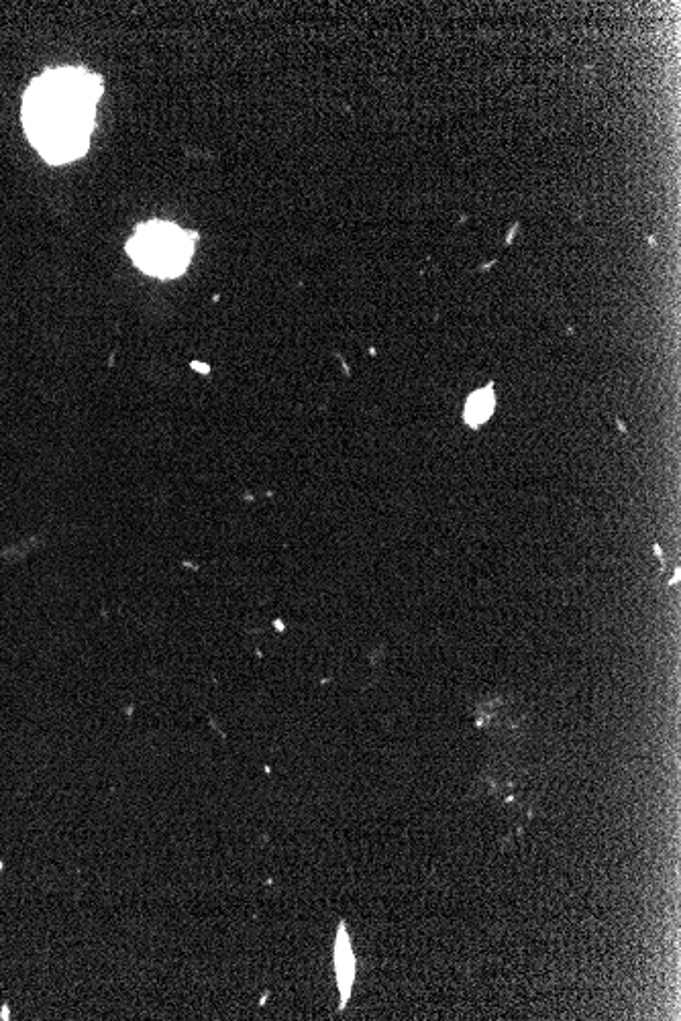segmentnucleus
Here are the masks:
<instances>
[{"mask_svg": "<svg viewBox=\"0 0 681 1021\" xmlns=\"http://www.w3.org/2000/svg\"><path fill=\"white\" fill-rule=\"evenodd\" d=\"M100 96V76L82 68L51 70L31 82L23 98V125L45 161L60 166L86 153Z\"/></svg>", "mask_w": 681, "mask_h": 1021, "instance_id": "f257e3e1", "label": "nucleus"}, {"mask_svg": "<svg viewBox=\"0 0 681 1021\" xmlns=\"http://www.w3.org/2000/svg\"><path fill=\"white\" fill-rule=\"evenodd\" d=\"M335 966H337V979H339V989H341V1009H343L351 995V985L355 979V966H357V960L353 956V950H351V944L347 938L345 924L339 926V936H337V944H335Z\"/></svg>", "mask_w": 681, "mask_h": 1021, "instance_id": "7ed1b4c3", "label": "nucleus"}, {"mask_svg": "<svg viewBox=\"0 0 681 1021\" xmlns=\"http://www.w3.org/2000/svg\"><path fill=\"white\" fill-rule=\"evenodd\" d=\"M494 406H496V398H494L492 386L474 392L465 404V422L474 428L482 426L492 416Z\"/></svg>", "mask_w": 681, "mask_h": 1021, "instance_id": "20e7f679", "label": "nucleus"}, {"mask_svg": "<svg viewBox=\"0 0 681 1021\" xmlns=\"http://www.w3.org/2000/svg\"><path fill=\"white\" fill-rule=\"evenodd\" d=\"M198 235L168 221L137 225L127 253L139 270L157 280H174L186 274L196 251Z\"/></svg>", "mask_w": 681, "mask_h": 1021, "instance_id": "f03ea898", "label": "nucleus"}]
</instances>
